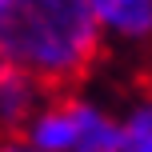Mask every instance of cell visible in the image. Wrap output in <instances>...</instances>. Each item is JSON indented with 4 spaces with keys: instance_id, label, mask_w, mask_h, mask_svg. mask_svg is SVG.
<instances>
[{
    "instance_id": "cell-1",
    "label": "cell",
    "mask_w": 152,
    "mask_h": 152,
    "mask_svg": "<svg viewBox=\"0 0 152 152\" xmlns=\"http://www.w3.org/2000/svg\"><path fill=\"white\" fill-rule=\"evenodd\" d=\"M0 52L44 88H76L108 48L88 0H16L0 28Z\"/></svg>"
},
{
    "instance_id": "cell-4",
    "label": "cell",
    "mask_w": 152,
    "mask_h": 152,
    "mask_svg": "<svg viewBox=\"0 0 152 152\" xmlns=\"http://www.w3.org/2000/svg\"><path fill=\"white\" fill-rule=\"evenodd\" d=\"M44 84L32 72H24L16 60H8L0 52V136H20L28 116L44 100Z\"/></svg>"
},
{
    "instance_id": "cell-2",
    "label": "cell",
    "mask_w": 152,
    "mask_h": 152,
    "mask_svg": "<svg viewBox=\"0 0 152 152\" xmlns=\"http://www.w3.org/2000/svg\"><path fill=\"white\" fill-rule=\"evenodd\" d=\"M20 140H28L36 152H120L116 108L84 84L48 88Z\"/></svg>"
},
{
    "instance_id": "cell-7",
    "label": "cell",
    "mask_w": 152,
    "mask_h": 152,
    "mask_svg": "<svg viewBox=\"0 0 152 152\" xmlns=\"http://www.w3.org/2000/svg\"><path fill=\"white\" fill-rule=\"evenodd\" d=\"M12 4H16V0H0V28H4V20H8V12H12Z\"/></svg>"
},
{
    "instance_id": "cell-3",
    "label": "cell",
    "mask_w": 152,
    "mask_h": 152,
    "mask_svg": "<svg viewBox=\"0 0 152 152\" xmlns=\"http://www.w3.org/2000/svg\"><path fill=\"white\" fill-rule=\"evenodd\" d=\"M108 52H152V0H88Z\"/></svg>"
},
{
    "instance_id": "cell-6",
    "label": "cell",
    "mask_w": 152,
    "mask_h": 152,
    "mask_svg": "<svg viewBox=\"0 0 152 152\" xmlns=\"http://www.w3.org/2000/svg\"><path fill=\"white\" fill-rule=\"evenodd\" d=\"M0 152H36V148L20 136H0Z\"/></svg>"
},
{
    "instance_id": "cell-5",
    "label": "cell",
    "mask_w": 152,
    "mask_h": 152,
    "mask_svg": "<svg viewBox=\"0 0 152 152\" xmlns=\"http://www.w3.org/2000/svg\"><path fill=\"white\" fill-rule=\"evenodd\" d=\"M116 128H120V152H152V88L136 92L116 108Z\"/></svg>"
}]
</instances>
